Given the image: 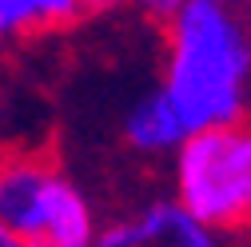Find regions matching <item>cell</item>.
<instances>
[{
	"label": "cell",
	"instance_id": "cell-10",
	"mask_svg": "<svg viewBox=\"0 0 251 247\" xmlns=\"http://www.w3.org/2000/svg\"><path fill=\"white\" fill-rule=\"evenodd\" d=\"M24 247H56L48 235H32V239H24Z\"/></svg>",
	"mask_w": 251,
	"mask_h": 247
},
{
	"label": "cell",
	"instance_id": "cell-3",
	"mask_svg": "<svg viewBox=\"0 0 251 247\" xmlns=\"http://www.w3.org/2000/svg\"><path fill=\"white\" fill-rule=\"evenodd\" d=\"M56 172L60 168L44 151L0 148V223L20 239H32L44 231L48 183Z\"/></svg>",
	"mask_w": 251,
	"mask_h": 247
},
{
	"label": "cell",
	"instance_id": "cell-6",
	"mask_svg": "<svg viewBox=\"0 0 251 247\" xmlns=\"http://www.w3.org/2000/svg\"><path fill=\"white\" fill-rule=\"evenodd\" d=\"M56 247H96L100 223L92 211L88 196L76 188L68 175H52L48 183V203H44V231Z\"/></svg>",
	"mask_w": 251,
	"mask_h": 247
},
{
	"label": "cell",
	"instance_id": "cell-2",
	"mask_svg": "<svg viewBox=\"0 0 251 247\" xmlns=\"http://www.w3.org/2000/svg\"><path fill=\"white\" fill-rule=\"evenodd\" d=\"M176 203L200 223L231 231L251 223V112L187 132L176 148Z\"/></svg>",
	"mask_w": 251,
	"mask_h": 247
},
{
	"label": "cell",
	"instance_id": "cell-8",
	"mask_svg": "<svg viewBox=\"0 0 251 247\" xmlns=\"http://www.w3.org/2000/svg\"><path fill=\"white\" fill-rule=\"evenodd\" d=\"M132 4H136L140 12H148V16H155V20H168L183 0H132Z\"/></svg>",
	"mask_w": 251,
	"mask_h": 247
},
{
	"label": "cell",
	"instance_id": "cell-5",
	"mask_svg": "<svg viewBox=\"0 0 251 247\" xmlns=\"http://www.w3.org/2000/svg\"><path fill=\"white\" fill-rule=\"evenodd\" d=\"M183 136H187V128H183V120H179V112L168 100L164 88L140 96L128 108V116H124V144H128L132 151H140V156L176 151L183 144Z\"/></svg>",
	"mask_w": 251,
	"mask_h": 247
},
{
	"label": "cell",
	"instance_id": "cell-9",
	"mask_svg": "<svg viewBox=\"0 0 251 247\" xmlns=\"http://www.w3.org/2000/svg\"><path fill=\"white\" fill-rule=\"evenodd\" d=\"M0 247H24V239H20L16 231H8L4 223H0Z\"/></svg>",
	"mask_w": 251,
	"mask_h": 247
},
{
	"label": "cell",
	"instance_id": "cell-1",
	"mask_svg": "<svg viewBox=\"0 0 251 247\" xmlns=\"http://www.w3.org/2000/svg\"><path fill=\"white\" fill-rule=\"evenodd\" d=\"M187 132L251 112V24L231 0H183L164 32V84Z\"/></svg>",
	"mask_w": 251,
	"mask_h": 247
},
{
	"label": "cell",
	"instance_id": "cell-7",
	"mask_svg": "<svg viewBox=\"0 0 251 247\" xmlns=\"http://www.w3.org/2000/svg\"><path fill=\"white\" fill-rule=\"evenodd\" d=\"M84 12L88 0H0V40L60 32Z\"/></svg>",
	"mask_w": 251,
	"mask_h": 247
},
{
	"label": "cell",
	"instance_id": "cell-4",
	"mask_svg": "<svg viewBox=\"0 0 251 247\" xmlns=\"http://www.w3.org/2000/svg\"><path fill=\"white\" fill-rule=\"evenodd\" d=\"M96 247H224L219 231L200 223L176 199H155L124 220L100 227Z\"/></svg>",
	"mask_w": 251,
	"mask_h": 247
}]
</instances>
